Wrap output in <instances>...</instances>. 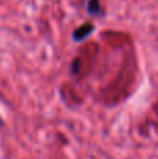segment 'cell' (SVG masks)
Returning <instances> with one entry per match:
<instances>
[{
    "label": "cell",
    "mask_w": 158,
    "mask_h": 159,
    "mask_svg": "<svg viewBox=\"0 0 158 159\" xmlns=\"http://www.w3.org/2000/svg\"><path fill=\"white\" fill-rule=\"evenodd\" d=\"M95 31V24L94 22H84L83 25L77 27L72 32V39L76 43H81L87 38H90V35H92Z\"/></svg>",
    "instance_id": "obj_1"
},
{
    "label": "cell",
    "mask_w": 158,
    "mask_h": 159,
    "mask_svg": "<svg viewBox=\"0 0 158 159\" xmlns=\"http://www.w3.org/2000/svg\"><path fill=\"white\" fill-rule=\"evenodd\" d=\"M86 11L90 17H100L102 14V7H101V0H87L86 3Z\"/></svg>",
    "instance_id": "obj_2"
},
{
    "label": "cell",
    "mask_w": 158,
    "mask_h": 159,
    "mask_svg": "<svg viewBox=\"0 0 158 159\" xmlns=\"http://www.w3.org/2000/svg\"><path fill=\"white\" fill-rule=\"evenodd\" d=\"M0 121H2V119H0Z\"/></svg>",
    "instance_id": "obj_3"
}]
</instances>
